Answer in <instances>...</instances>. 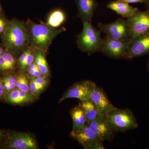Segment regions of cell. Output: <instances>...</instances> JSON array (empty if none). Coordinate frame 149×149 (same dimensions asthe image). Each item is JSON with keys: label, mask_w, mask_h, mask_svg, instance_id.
<instances>
[{"label": "cell", "mask_w": 149, "mask_h": 149, "mask_svg": "<svg viewBox=\"0 0 149 149\" xmlns=\"http://www.w3.org/2000/svg\"><path fill=\"white\" fill-rule=\"evenodd\" d=\"M29 47L46 53L53 41L59 34L65 31L64 27L56 29L47 24H37L30 19L26 23Z\"/></svg>", "instance_id": "cell-1"}, {"label": "cell", "mask_w": 149, "mask_h": 149, "mask_svg": "<svg viewBox=\"0 0 149 149\" xmlns=\"http://www.w3.org/2000/svg\"><path fill=\"white\" fill-rule=\"evenodd\" d=\"M0 36L3 47L15 55L29 45L26 25L16 19L10 20L7 27Z\"/></svg>", "instance_id": "cell-2"}, {"label": "cell", "mask_w": 149, "mask_h": 149, "mask_svg": "<svg viewBox=\"0 0 149 149\" xmlns=\"http://www.w3.org/2000/svg\"><path fill=\"white\" fill-rule=\"evenodd\" d=\"M83 22V30L77 37L78 48L88 54L100 51L103 41L101 31L93 27L91 23Z\"/></svg>", "instance_id": "cell-3"}, {"label": "cell", "mask_w": 149, "mask_h": 149, "mask_svg": "<svg viewBox=\"0 0 149 149\" xmlns=\"http://www.w3.org/2000/svg\"><path fill=\"white\" fill-rule=\"evenodd\" d=\"M105 116L114 131L124 132L138 127L136 118L129 109L115 108Z\"/></svg>", "instance_id": "cell-4"}, {"label": "cell", "mask_w": 149, "mask_h": 149, "mask_svg": "<svg viewBox=\"0 0 149 149\" xmlns=\"http://www.w3.org/2000/svg\"><path fill=\"white\" fill-rule=\"evenodd\" d=\"M98 27L101 32L104 33L107 37L117 40H130V31L126 19H118L109 24L99 22Z\"/></svg>", "instance_id": "cell-5"}, {"label": "cell", "mask_w": 149, "mask_h": 149, "mask_svg": "<svg viewBox=\"0 0 149 149\" xmlns=\"http://www.w3.org/2000/svg\"><path fill=\"white\" fill-rule=\"evenodd\" d=\"M70 135L85 149H104L103 141L98 139L88 124L72 130Z\"/></svg>", "instance_id": "cell-6"}, {"label": "cell", "mask_w": 149, "mask_h": 149, "mask_svg": "<svg viewBox=\"0 0 149 149\" xmlns=\"http://www.w3.org/2000/svg\"><path fill=\"white\" fill-rule=\"evenodd\" d=\"M130 31V40L149 32V10H138L126 19Z\"/></svg>", "instance_id": "cell-7"}, {"label": "cell", "mask_w": 149, "mask_h": 149, "mask_svg": "<svg viewBox=\"0 0 149 149\" xmlns=\"http://www.w3.org/2000/svg\"><path fill=\"white\" fill-rule=\"evenodd\" d=\"M130 41L113 40L105 36L103 39L100 51L113 58H125Z\"/></svg>", "instance_id": "cell-8"}, {"label": "cell", "mask_w": 149, "mask_h": 149, "mask_svg": "<svg viewBox=\"0 0 149 149\" xmlns=\"http://www.w3.org/2000/svg\"><path fill=\"white\" fill-rule=\"evenodd\" d=\"M149 54V32L130 40L125 58H133Z\"/></svg>", "instance_id": "cell-9"}, {"label": "cell", "mask_w": 149, "mask_h": 149, "mask_svg": "<svg viewBox=\"0 0 149 149\" xmlns=\"http://www.w3.org/2000/svg\"><path fill=\"white\" fill-rule=\"evenodd\" d=\"M93 82L85 80L76 83L67 91L59 100V103L69 98H76L83 102L90 99Z\"/></svg>", "instance_id": "cell-10"}, {"label": "cell", "mask_w": 149, "mask_h": 149, "mask_svg": "<svg viewBox=\"0 0 149 149\" xmlns=\"http://www.w3.org/2000/svg\"><path fill=\"white\" fill-rule=\"evenodd\" d=\"M88 124L98 139L103 142L109 140L114 131L105 116L103 115Z\"/></svg>", "instance_id": "cell-11"}, {"label": "cell", "mask_w": 149, "mask_h": 149, "mask_svg": "<svg viewBox=\"0 0 149 149\" xmlns=\"http://www.w3.org/2000/svg\"><path fill=\"white\" fill-rule=\"evenodd\" d=\"M90 100L103 115H106L116 108L109 100L102 90L94 83L92 84Z\"/></svg>", "instance_id": "cell-12"}, {"label": "cell", "mask_w": 149, "mask_h": 149, "mask_svg": "<svg viewBox=\"0 0 149 149\" xmlns=\"http://www.w3.org/2000/svg\"><path fill=\"white\" fill-rule=\"evenodd\" d=\"M8 147L13 149H36L37 144L34 138L29 134L15 132L9 139Z\"/></svg>", "instance_id": "cell-13"}, {"label": "cell", "mask_w": 149, "mask_h": 149, "mask_svg": "<svg viewBox=\"0 0 149 149\" xmlns=\"http://www.w3.org/2000/svg\"><path fill=\"white\" fill-rule=\"evenodd\" d=\"M78 10V15L83 22L91 23L94 13L98 6L97 0H75Z\"/></svg>", "instance_id": "cell-14"}, {"label": "cell", "mask_w": 149, "mask_h": 149, "mask_svg": "<svg viewBox=\"0 0 149 149\" xmlns=\"http://www.w3.org/2000/svg\"><path fill=\"white\" fill-rule=\"evenodd\" d=\"M107 7L121 15L122 17L127 18L132 16L139 10L136 8L129 5V4L118 0L110 2L108 4Z\"/></svg>", "instance_id": "cell-15"}, {"label": "cell", "mask_w": 149, "mask_h": 149, "mask_svg": "<svg viewBox=\"0 0 149 149\" xmlns=\"http://www.w3.org/2000/svg\"><path fill=\"white\" fill-rule=\"evenodd\" d=\"M79 105L84 112L87 119V124L92 120H95L100 116L102 115L99 111V110L91 100L81 102Z\"/></svg>", "instance_id": "cell-16"}, {"label": "cell", "mask_w": 149, "mask_h": 149, "mask_svg": "<svg viewBox=\"0 0 149 149\" xmlns=\"http://www.w3.org/2000/svg\"><path fill=\"white\" fill-rule=\"evenodd\" d=\"M70 114L73 122L72 130L77 129L87 124L84 112L79 105L72 109L70 112Z\"/></svg>", "instance_id": "cell-17"}, {"label": "cell", "mask_w": 149, "mask_h": 149, "mask_svg": "<svg viewBox=\"0 0 149 149\" xmlns=\"http://www.w3.org/2000/svg\"><path fill=\"white\" fill-rule=\"evenodd\" d=\"M66 19V15L63 11L58 9L51 13L47 19V23L53 28H58L61 26Z\"/></svg>", "instance_id": "cell-18"}, {"label": "cell", "mask_w": 149, "mask_h": 149, "mask_svg": "<svg viewBox=\"0 0 149 149\" xmlns=\"http://www.w3.org/2000/svg\"><path fill=\"white\" fill-rule=\"evenodd\" d=\"M44 53L39 50H35L34 61L42 75L47 76L49 74V66Z\"/></svg>", "instance_id": "cell-19"}, {"label": "cell", "mask_w": 149, "mask_h": 149, "mask_svg": "<svg viewBox=\"0 0 149 149\" xmlns=\"http://www.w3.org/2000/svg\"><path fill=\"white\" fill-rule=\"evenodd\" d=\"M2 55L4 59L5 71L13 69L15 63V55L11 51L5 49Z\"/></svg>", "instance_id": "cell-20"}, {"label": "cell", "mask_w": 149, "mask_h": 149, "mask_svg": "<svg viewBox=\"0 0 149 149\" xmlns=\"http://www.w3.org/2000/svg\"><path fill=\"white\" fill-rule=\"evenodd\" d=\"M15 87L18 90L29 92L30 87L26 76L20 74L17 77Z\"/></svg>", "instance_id": "cell-21"}, {"label": "cell", "mask_w": 149, "mask_h": 149, "mask_svg": "<svg viewBox=\"0 0 149 149\" xmlns=\"http://www.w3.org/2000/svg\"><path fill=\"white\" fill-rule=\"evenodd\" d=\"M8 101L11 103L14 104H20L19 90L18 89H13L9 91L7 96Z\"/></svg>", "instance_id": "cell-22"}, {"label": "cell", "mask_w": 149, "mask_h": 149, "mask_svg": "<svg viewBox=\"0 0 149 149\" xmlns=\"http://www.w3.org/2000/svg\"><path fill=\"white\" fill-rule=\"evenodd\" d=\"M19 96L21 104L33 101L36 98L33 93L22 90H19Z\"/></svg>", "instance_id": "cell-23"}, {"label": "cell", "mask_w": 149, "mask_h": 149, "mask_svg": "<svg viewBox=\"0 0 149 149\" xmlns=\"http://www.w3.org/2000/svg\"><path fill=\"white\" fill-rule=\"evenodd\" d=\"M29 87L30 92L35 95L40 94V92H42L45 88L44 86L37 84L35 81L32 80H31Z\"/></svg>", "instance_id": "cell-24"}, {"label": "cell", "mask_w": 149, "mask_h": 149, "mask_svg": "<svg viewBox=\"0 0 149 149\" xmlns=\"http://www.w3.org/2000/svg\"><path fill=\"white\" fill-rule=\"evenodd\" d=\"M3 80L6 81L8 84L10 91L13 90L15 88L16 78H15L12 74H9L7 76H6L4 77Z\"/></svg>", "instance_id": "cell-25"}, {"label": "cell", "mask_w": 149, "mask_h": 149, "mask_svg": "<svg viewBox=\"0 0 149 149\" xmlns=\"http://www.w3.org/2000/svg\"><path fill=\"white\" fill-rule=\"evenodd\" d=\"M10 20L6 18L3 15H0V35L5 30Z\"/></svg>", "instance_id": "cell-26"}, {"label": "cell", "mask_w": 149, "mask_h": 149, "mask_svg": "<svg viewBox=\"0 0 149 149\" xmlns=\"http://www.w3.org/2000/svg\"><path fill=\"white\" fill-rule=\"evenodd\" d=\"M29 49L25 50L19 58L18 65H19V68L21 70H23V67H24V64L26 61L27 56L29 54Z\"/></svg>", "instance_id": "cell-27"}, {"label": "cell", "mask_w": 149, "mask_h": 149, "mask_svg": "<svg viewBox=\"0 0 149 149\" xmlns=\"http://www.w3.org/2000/svg\"><path fill=\"white\" fill-rule=\"evenodd\" d=\"M31 80L35 81L38 85L45 87L48 84V81L45 77L41 76L38 77H31Z\"/></svg>", "instance_id": "cell-28"}, {"label": "cell", "mask_w": 149, "mask_h": 149, "mask_svg": "<svg viewBox=\"0 0 149 149\" xmlns=\"http://www.w3.org/2000/svg\"><path fill=\"white\" fill-rule=\"evenodd\" d=\"M118 1L129 4L131 3H145L147 0H118Z\"/></svg>", "instance_id": "cell-29"}, {"label": "cell", "mask_w": 149, "mask_h": 149, "mask_svg": "<svg viewBox=\"0 0 149 149\" xmlns=\"http://www.w3.org/2000/svg\"><path fill=\"white\" fill-rule=\"evenodd\" d=\"M42 72L40 71L39 68H37V69L35 70V71H34L32 77H40V76H42Z\"/></svg>", "instance_id": "cell-30"}, {"label": "cell", "mask_w": 149, "mask_h": 149, "mask_svg": "<svg viewBox=\"0 0 149 149\" xmlns=\"http://www.w3.org/2000/svg\"><path fill=\"white\" fill-rule=\"evenodd\" d=\"M5 90L3 86L0 88V97H2L4 94Z\"/></svg>", "instance_id": "cell-31"}, {"label": "cell", "mask_w": 149, "mask_h": 149, "mask_svg": "<svg viewBox=\"0 0 149 149\" xmlns=\"http://www.w3.org/2000/svg\"><path fill=\"white\" fill-rule=\"evenodd\" d=\"M5 48L2 46V45H0V57L2 55L4 51Z\"/></svg>", "instance_id": "cell-32"}, {"label": "cell", "mask_w": 149, "mask_h": 149, "mask_svg": "<svg viewBox=\"0 0 149 149\" xmlns=\"http://www.w3.org/2000/svg\"><path fill=\"white\" fill-rule=\"evenodd\" d=\"M145 3L146 4V6L147 10H149V0H147Z\"/></svg>", "instance_id": "cell-33"}, {"label": "cell", "mask_w": 149, "mask_h": 149, "mask_svg": "<svg viewBox=\"0 0 149 149\" xmlns=\"http://www.w3.org/2000/svg\"><path fill=\"white\" fill-rule=\"evenodd\" d=\"M3 137V133L2 130H0V141L2 139Z\"/></svg>", "instance_id": "cell-34"}, {"label": "cell", "mask_w": 149, "mask_h": 149, "mask_svg": "<svg viewBox=\"0 0 149 149\" xmlns=\"http://www.w3.org/2000/svg\"><path fill=\"white\" fill-rule=\"evenodd\" d=\"M3 14L2 8L1 6V3H0V15Z\"/></svg>", "instance_id": "cell-35"}, {"label": "cell", "mask_w": 149, "mask_h": 149, "mask_svg": "<svg viewBox=\"0 0 149 149\" xmlns=\"http://www.w3.org/2000/svg\"><path fill=\"white\" fill-rule=\"evenodd\" d=\"M3 86V83L2 80L0 79V88Z\"/></svg>", "instance_id": "cell-36"}, {"label": "cell", "mask_w": 149, "mask_h": 149, "mask_svg": "<svg viewBox=\"0 0 149 149\" xmlns=\"http://www.w3.org/2000/svg\"><path fill=\"white\" fill-rule=\"evenodd\" d=\"M148 68L149 71V63L148 64Z\"/></svg>", "instance_id": "cell-37"}]
</instances>
